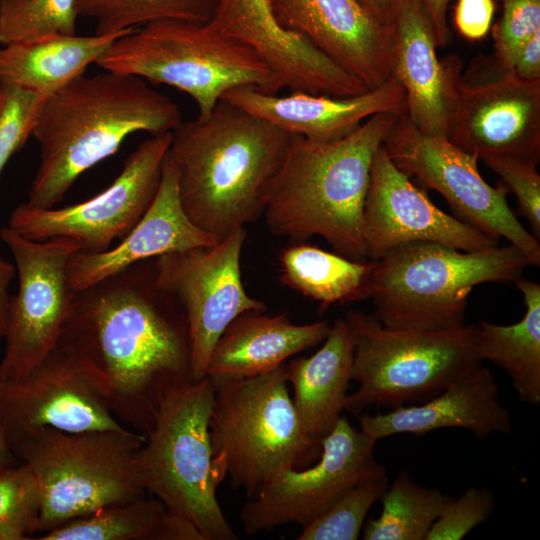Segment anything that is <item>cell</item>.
I'll use <instances>...</instances> for the list:
<instances>
[{
  "label": "cell",
  "instance_id": "cell-1",
  "mask_svg": "<svg viewBox=\"0 0 540 540\" xmlns=\"http://www.w3.org/2000/svg\"><path fill=\"white\" fill-rule=\"evenodd\" d=\"M57 347L106 376L112 413L145 438L164 397L192 380L186 314L159 286L155 258L73 290Z\"/></svg>",
  "mask_w": 540,
  "mask_h": 540
},
{
  "label": "cell",
  "instance_id": "cell-2",
  "mask_svg": "<svg viewBox=\"0 0 540 540\" xmlns=\"http://www.w3.org/2000/svg\"><path fill=\"white\" fill-rule=\"evenodd\" d=\"M290 137L223 99L206 118L182 120L171 132L168 155L189 219L220 240L256 221Z\"/></svg>",
  "mask_w": 540,
  "mask_h": 540
},
{
  "label": "cell",
  "instance_id": "cell-3",
  "mask_svg": "<svg viewBox=\"0 0 540 540\" xmlns=\"http://www.w3.org/2000/svg\"><path fill=\"white\" fill-rule=\"evenodd\" d=\"M179 106L147 81L105 71L82 74L47 96L32 131L40 164L26 204L53 208L85 171L116 153L131 134L172 132Z\"/></svg>",
  "mask_w": 540,
  "mask_h": 540
},
{
  "label": "cell",
  "instance_id": "cell-4",
  "mask_svg": "<svg viewBox=\"0 0 540 540\" xmlns=\"http://www.w3.org/2000/svg\"><path fill=\"white\" fill-rule=\"evenodd\" d=\"M399 117L375 114L327 143L291 135L263 211L269 231L295 242L320 236L337 254L367 261L363 210L372 162Z\"/></svg>",
  "mask_w": 540,
  "mask_h": 540
},
{
  "label": "cell",
  "instance_id": "cell-5",
  "mask_svg": "<svg viewBox=\"0 0 540 540\" xmlns=\"http://www.w3.org/2000/svg\"><path fill=\"white\" fill-rule=\"evenodd\" d=\"M285 364V363H284ZM284 364L250 377L214 383L209 420L214 468L223 481L256 497L278 475L314 464L321 442L303 430Z\"/></svg>",
  "mask_w": 540,
  "mask_h": 540
},
{
  "label": "cell",
  "instance_id": "cell-6",
  "mask_svg": "<svg viewBox=\"0 0 540 540\" xmlns=\"http://www.w3.org/2000/svg\"><path fill=\"white\" fill-rule=\"evenodd\" d=\"M530 266L514 245L460 251L432 242L399 247L374 261L373 316L385 327L436 331L463 326L467 298L486 282L510 283Z\"/></svg>",
  "mask_w": 540,
  "mask_h": 540
},
{
  "label": "cell",
  "instance_id": "cell-7",
  "mask_svg": "<svg viewBox=\"0 0 540 540\" xmlns=\"http://www.w3.org/2000/svg\"><path fill=\"white\" fill-rule=\"evenodd\" d=\"M96 64L178 89L193 99L199 118H206L233 88L253 86L271 94L284 89L255 50L210 22L148 23L117 38Z\"/></svg>",
  "mask_w": 540,
  "mask_h": 540
},
{
  "label": "cell",
  "instance_id": "cell-8",
  "mask_svg": "<svg viewBox=\"0 0 540 540\" xmlns=\"http://www.w3.org/2000/svg\"><path fill=\"white\" fill-rule=\"evenodd\" d=\"M145 440L126 427L68 432L45 426L12 441L13 454L40 489L38 532L147 495L134 463Z\"/></svg>",
  "mask_w": 540,
  "mask_h": 540
},
{
  "label": "cell",
  "instance_id": "cell-9",
  "mask_svg": "<svg viewBox=\"0 0 540 540\" xmlns=\"http://www.w3.org/2000/svg\"><path fill=\"white\" fill-rule=\"evenodd\" d=\"M214 391L208 376L170 391L134 463L146 492L188 517L206 540H236L216 495L222 481L209 434Z\"/></svg>",
  "mask_w": 540,
  "mask_h": 540
},
{
  "label": "cell",
  "instance_id": "cell-10",
  "mask_svg": "<svg viewBox=\"0 0 540 540\" xmlns=\"http://www.w3.org/2000/svg\"><path fill=\"white\" fill-rule=\"evenodd\" d=\"M354 340L345 410L358 415L370 406L397 408L425 402L483 361L475 344V325L421 331L383 326L372 313L345 315Z\"/></svg>",
  "mask_w": 540,
  "mask_h": 540
},
{
  "label": "cell",
  "instance_id": "cell-11",
  "mask_svg": "<svg viewBox=\"0 0 540 540\" xmlns=\"http://www.w3.org/2000/svg\"><path fill=\"white\" fill-rule=\"evenodd\" d=\"M383 147L397 168L440 193L462 221L497 241L507 239L530 265H540L538 239L509 207L504 184L493 187L481 176L476 156L446 137L422 133L406 116L399 117Z\"/></svg>",
  "mask_w": 540,
  "mask_h": 540
},
{
  "label": "cell",
  "instance_id": "cell-12",
  "mask_svg": "<svg viewBox=\"0 0 540 540\" xmlns=\"http://www.w3.org/2000/svg\"><path fill=\"white\" fill-rule=\"evenodd\" d=\"M171 132L152 135L126 158L112 184L84 202L62 208H34L26 203L10 214L8 227L31 240H75L81 251L99 253L121 241L151 206L160 186Z\"/></svg>",
  "mask_w": 540,
  "mask_h": 540
},
{
  "label": "cell",
  "instance_id": "cell-13",
  "mask_svg": "<svg viewBox=\"0 0 540 540\" xmlns=\"http://www.w3.org/2000/svg\"><path fill=\"white\" fill-rule=\"evenodd\" d=\"M18 272V291L10 296L0 381L21 377L57 347L73 294L69 258L81 246L67 237L27 239L8 226L0 230Z\"/></svg>",
  "mask_w": 540,
  "mask_h": 540
},
{
  "label": "cell",
  "instance_id": "cell-14",
  "mask_svg": "<svg viewBox=\"0 0 540 540\" xmlns=\"http://www.w3.org/2000/svg\"><path fill=\"white\" fill-rule=\"evenodd\" d=\"M448 140L479 160L540 159V81H527L494 54L478 56L456 81Z\"/></svg>",
  "mask_w": 540,
  "mask_h": 540
},
{
  "label": "cell",
  "instance_id": "cell-15",
  "mask_svg": "<svg viewBox=\"0 0 540 540\" xmlns=\"http://www.w3.org/2000/svg\"><path fill=\"white\" fill-rule=\"evenodd\" d=\"M246 240L239 227L209 247L170 252L155 258L159 286L183 307L191 341V376H206L212 350L240 314L265 311L263 301L248 295L241 277L240 259Z\"/></svg>",
  "mask_w": 540,
  "mask_h": 540
},
{
  "label": "cell",
  "instance_id": "cell-16",
  "mask_svg": "<svg viewBox=\"0 0 540 540\" xmlns=\"http://www.w3.org/2000/svg\"><path fill=\"white\" fill-rule=\"evenodd\" d=\"M0 425L9 444L45 426L68 432L125 427L111 411L106 376L59 347L25 375L0 381Z\"/></svg>",
  "mask_w": 540,
  "mask_h": 540
},
{
  "label": "cell",
  "instance_id": "cell-17",
  "mask_svg": "<svg viewBox=\"0 0 540 540\" xmlns=\"http://www.w3.org/2000/svg\"><path fill=\"white\" fill-rule=\"evenodd\" d=\"M376 441L340 417L321 440L322 452L312 465L288 470L272 480L240 510L247 534L295 523L302 528L323 514L346 490L377 470Z\"/></svg>",
  "mask_w": 540,
  "mask_h": 540
},
{
  "label": "cell",
  "instance_id": "cell-18",
  "mask_svg": "<svg viewBox=\"0 0 540 540\" xmlns=\"http://www.w3.org/2000/svg\"><path fill=\"white\" fill-rule=\"evenodd\" d=\"M363 238L367 260L371 261L412 243L432 242L460 251H477L499 242L439 209L395 166L383 144L372 162Z\"/></svg>",
  "mask_w": 540,
  "mask_h": 540
},
{
  "label": "cell",
  "instance_id": "cell-19",
  "mask_svg": "<svg viewBox=\"0 0 540 540\" xmlns=\"http://www.w3.org/2000/svg\"><path fill=\"white\" fill-rule=\"evenodd\" d=\"M281 28L311 43L373 90L391 77L390 29L360 0H268Z\"/></svg>",
  "mask_w": 540,
  "mask_h": 540
},
{
  "label": "cell",
  "instance_id": "cell-20",
  "mask_svg": "<svg viewBox=\"0 0 540 540\" xmlns=\"http://www.w3.org/2000/svg\"><path fill=\"white\" fill-rule=\"evenodd\" d=\"M209 22L255 50L290 92L349 97L367 90L303 37L281 28L268 0H217Z\"/></svg>",
  "mask_w": 540,
  "mask_h": 540
},
{
  "label": "cell",
  "instance_id": "cell-21",
  "mask_svg": "<svg viewBox=\"0 0 540 540\" xmlns=\"http://www.w3.org/2000/svg\"><path fill=\"white\" fill-rule=\"evenodd\" d=\"M390 72L406 97V117L422 133L448 138L462 61L440 59L433 28L414 0H400L390 27Z\"/></svg>",
  "mask_w": 540,
  "mask_h": 540
},
{
  "label": "cell",
  "instance_id": "cell-22",
  "mask_svg": "<svg viewBox=\"0 0 540 540\" xmlns=\"http://www.w3.org/2000/svg\"><path fill=\"white\" fill-rule=\"evenodd\" d=\"M221 99L291 135L318 143L336 141L349 135L375 114L406 116L405 92L393 76L373 90L349 97L305 92H290L282 96L253 86H241L227 91Z\"/></svg>",
  "mask_w": 540,
  "mask_h": 540
},
{
  "label": "cell",
  "instance_id": "cell-23",
  "mask_svg": "<svg viewBox=\"0 0 540 540\" xmlns=\"http://www.w3.org/2000/svg\"><path fill=\"white\" fill-rule=\"evenodd\" d=\"M219 241L186 215L178 195L175 167L167 152L159 189L144 216L117 246L99 253H73L67 264L68 282L73 290L83 289L132 264Z\"/></svg>",
  "mask_w": 540,
  "mask_h": 540
},
{
  "label": "cell",
  "instance_id": "cell-24",
  "mask_svg": "<svg viewBox=\"0 0 540 540\" xmlns=\"http://www.w3.org/2000/svg\"><path fill=\"white\" fill-rule=\"evenodd\" d=\"M357 419L360 430L376 442L396 434L420 435L443 428L466 429L478 439L512 432L511 416L500 402L498 384L483 364L425 402Z\"/></svg>",
  "mask_w": 540,
  "mask_h": 540
},
{
  "label": "cell",
  "instance_id": "cell-25",
  "mask_svg": "<svg viewBox=\"0 0 540 540\" xmlns=\"http://www.w3.org/2000/svg\"><path fill=\"white\" fill-rule=\"evenodd\" d=\"M327 321L293 324L287 312L250 310L238 315L217 340L206 376L214 383L271 371L327 337Z\"/></svg>",
  "mask_w": 540,
  "mask_h": 540
},
{
  "label": "cell",
  "instance_id": "cell-26",
  "mask_svg": "<svg viewBox=\"0 0 540 540\" xmlns=\"http://www.w3.org/2000/svg\"><path fill=\"white\" fill-rule=\"evenodd\" d=\"M322 346L309 357L284 364L294 409L305 433L321 442L342 416L351 379L354 340L345 318L330 326Z\"/></svg>",
  "mask_w": 540,
  "mask_h": 540
},
{
  "label": "cell",
  "instance_id": "cell-27",
  "mask_svg": "<svg viewBox=\"0 0 540 540\" xmlns=\"http://www.w3.org/2000/svg\"><path fill=\"white\" fill-rule=\"evenodd\" d=\"M50 35L0 46V84L49 96L85 73L120 36Z\"/></svg>",
  "mask_w": 540,
  "mask_h": 540
},
{
  "label": "cell",
  "instance_id": "cell-28",
  "mask_svg": "<svg viewBox=\"0 0 540 540\" xmlns=\"http://www.w3.org/2000/svg\"><path fill=\"white\" fill-rule=\"evenodd\" d=\"M526 311L511 325L480 322L475 344L482 361L501 367L511 379L520 401L540 403V285L520 277L515 282Z\"/></svg>",
  "mask_w": 540,
  "mask_h": 540
},
{
  "label": "cell",
  "instance_id": "cell-29",
  "mask_svg": "<svg viewBox=\"0 0 540 540\" xmlns=\"http://www.w3.org/2000/svg\"><path fill=\"white\" fill-rule=\"evenodd\" d=\"M279 261L281 282L321 308L370 297L374 261H354L302 242L283 249Z\"/></svg>",
  "mask_w": 540,
  "mask_h": 540
},
{
  "label": "cell",
  "instance_id": "cell-30",
  "mask_svg": "<svg viewBox=\"0 0 540 540\" xmlns=\"http://www.w3.org/2000/svg\"><path fill=\"white\" fill-rule=\"evenodd\" d=\"M452 499L438 489L416 483L404 471L382 495V510L363 528L364 540H425Z\"/></svg>",
  "mask_w": 540,
  "mask_h": 540
},
{
  "label": "cell",
  "instance_id": "cell-31",
  "mask_svg": "<svg viewBox=\"0 0 540 540\" xmlns=\"http://www.w3.org/2000/svg\"><path fill=\"white\" fill-rule=\"evenodd\" d=\"M166 511L156 497L110 505L43 533L39 540H153Z\"/></svg>",
  "mask_w": 540,
  "mask_h": 540
},
{
  "label": "cell",
  "instance_id": "cell-32",
  "mask_svg": "<svg viewBox=\"0 0 540 540\" xmlns=\"http://www.w3.org/2000/svg\"><path fill=\"white\" fill-rule=\"evenodd\" d=\"M217 0H77L79 15L95 20V34H113L161 20L207 23Z\"/></svg>",
  "mask_w": 540,
  "mask_h": 540
},
{
  "label": "cell",
  "instance_id": "cell-33",
  "mask_svg": "<svg viewBox=\"0 0 540 540\" xmlns=\"http://www.w3.org/2000/svg\"><path fill=\"white\" fill-rule=\"evenodd\" d=\"M389 485L383 466L346 490L323 514L302 528L297 540H356L366 516Z\"/></svg>",
  "mask_w": 540,
  "mask_h": 540
},
{
  "label": "cell",
  "instance_id": "cell-34",
  "mask_svg": "<svg viewBox=\"0 0 540 540\" xmlns=\"http://www.w3.org/2000/svg\"><path fill=\"white\" fill-rule=\"evenodd\" d=\"M77 0H0V46L76 35Z\"/></svg>",
  "mask_w": 540,
  "mask_h": 540
},
{
  "label": "cell",
  "instance_id": "cell-35",
  "mask_svg": "<svg viewBox=\"0 0 540 540\" xmlns=\"http://www.w3.org/2000/svg\"><path fill=\"white\" fill-rule=\"evenodd\" d=\"M41 494L24 464L0 473V540H28L38 533Z\"/></svg>",
  "mask_w": 540,
  "mask_h": 540
},
{
  "label": "cell",
  "instance_id": "cell-36",
  "mask_svg": "<svg viewBox=\"0 0 540 540\" xmlns=\"http://www.w3.org/2000/svg\"><path fill=\"white\" fill-rule=\"evenodd\" d=\"M45 98L13 85L0 84V173L32 135Z\"/></svg>",
  "mask_w": 540,
  "mask_h": 540
},
{
  "label": "cell",
  "instance_id": "cell-37",
  "mask_svg": "<svg viewBox=\"0 0 540 540\" xmlns=\"http://www.w3.org/2000/svg\"><path fill=\"white\" fill-rule=\"evenodd\" d=\"M484 164L495 172L508 191L516 196L518 207L531 227L532 234L540 238V175L537 162L516 156H487Z\"/></svg>",
  "mask_w": 540,
  "mask_h": 540
},
{
  "label": "cell",
  "instance_id": "cell-38",
  "mask_svg": "<svg viewBox=\"0 0 540 540\" xmlns=\"http://www.w3.org/2000/svg\"><path fill=\"white\" fill-rule=\"evenodd\" d=\"M495 496L488 488L466 489L452 498L430 528L425 540H459L488 519Z\"/></svg>",
  "mask_w": 540,
  "mask_h": 540
},
{
  "label": "cell",
  "instance_id": "cell-39",
  "mask_svg": "<svg viewBox=\"0 0 540 540\" xmlns=\"http://www.w3.org/2000/svg\"><path fill=\"white\" fill-rule=\"evenodd\" d=\"M503 13L492 28L494 55L511 67L520 48L540 31V0H502Z\"/></svg>",
  "mask_w": 540,
  "mask_h": 540
},
{
  "label": "cell",
  "instance_id": "cell-40",
  "mask_svg": "<svg viewBox=\"0 0 540 540\" xmlns=\"http://www.w3.org/2000/svg\"><path fill=\"white\" fill-rule=\"evenodd\" d=\"M495 3L493 0H458L454 24L459 34L469 41H479L490 30Z\"/></svg>",
  "mask_w": 540,
  "mask_h": 540
},
{
  "label": "cell",
  "instance_id": "cell-41",
  "mask_svg": "<svg viewBox=\"0 0 540 540\" xmlns=\"http://www.w3.org/2000/svg\"><path fill=\"white\" fill-rule=\"evenodd\" d=\"M153 540H206V538L188 517L166 509Z\"/></svg>",
  "mask_w": 540,
  "mask_h": 540
},
{
  "label": "cell",
  "instance_id": "cell-42",
  "mask_svg": "<svg viewBox=\"0 0 540 540\" xmlns=\"http://www.w3.org/2000/svg\"><path fill=\"white\" fill-rule=\"evenodd\" d=\"M511 68L521 79L540 81V31L520 48Z\"/></svg>",
  "mask_w": 540,
  "mask_h": 540
},
{
  "label": "cell",
  "instance_id": "cell-43",
  "mask_svg": "<svg viewBox=\"0 0 540 540\" xmlns=\"http://www.w3.org/2000/svg\"><path fill=\"white\" fill-rule=\"evenodd\" d=\"M427 16L438 47H445L450 40L447 9L451 0H414Z\"/></svg>",
  "mask_w": 540,
  "mask_h": 540
},
{
  "label": "cell",
  "instance_id": "cell-44",
  "mask_svg": "<svg viewBox=\"0 0 540 540\" xmlns=\"http://www.w3.org/2000/svg\"><path fill=\"white\" fill-rule=\"evenodd\" d=\"M16 268L7 260L0 257V339L4 338L10 295L8 286L15 275Z\"/></svg>",
  "mask_w": 540,
  "mask_h": 540
},
{
  "label": "cell",
  "instance_id": "cell-45",
  "mask_svg": "<svg viewBox=\"0 0 540 540\" xmlns=\"http://www.w3.org/2000/svg\"><path fill=\"white\" fill-rule=\"evenodd\" d=\"M400 0H360L364 7L385 27H391Z\"/></svg>",
  "mask_w": 540,
  "mask_h": 540
},
{
  "label": "cell",
  "instance_id": "cell-46",
  "mask_svg": "<svg viewBox=\"0 0 540 540\" xmlns=\"http://www.w3.org/2000/svg\"><path fill=\"white\" fill-rule=\"evenodd\" d=\"M20 462L13 454L4 431L0 425V473L18 465Z\"/></svg>",
  "mask_w": 540,
  "mask_h": 540
}]
</instances>
